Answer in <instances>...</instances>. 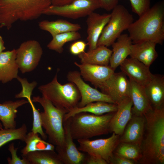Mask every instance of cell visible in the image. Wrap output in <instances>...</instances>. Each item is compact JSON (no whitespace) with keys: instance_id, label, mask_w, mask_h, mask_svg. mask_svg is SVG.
Segmentation results:
<instances>
[{"instance_id":"6da1fadb","label":"cell","mask_w":164,"mask_h":164,"mask_svg":"<svg viewBox=\"0 0 164 164\" xmlns=\"http://www.w3.org/2000/svg\"><path fill=\"white\" fill-rule=\"evenodd\" d=\"M144 133L141 145L143 164H164V106L153 108L145 113Z\"/></svg>"},{"instance_id":"7a4b0ae2","label":"cell","mask_w":164,"mask_h":164,"mask_svg":"<svg viewBox=\"0 0 164 164\" xmlns=\"http://www.w3.org/2000/svg\"><path fill=\"white\" fill-rule=\"evenodd\" d=\"M132 43L150 41L162 45L164 41V2L160 1L139 16L127 29Z\"/></svg>"},{"instance_id":"3957f363","label":"cell","mask_w":164,"mask_h":164,"mask_svg":"<svg viewBox=\"0 0 164 164\" xmlns=\"http://www.w3.org/2000/svg\"><path fill=\"white\" fill-rule=\"evenodd\" d=\"M51 0H0V29H10L18 21L38 19Z\"/></svg>"},{"instance_id":"277c9868","label":"cell","mask_w":164,"mask_h":164,"mask_svg":"<svg viewBox=\"0 0 164 164\" xmlns=\"http://www.w3.org/2000/svg\"><path fill=\"white\" fill-rule=\"evenodd\" d=\"M114 112L101 115L81 112L70 117L67 120L73 139H87L108 134L110 132V121Z\"/></svg>"},{"instance_id":"5b68a950","label":"cell","mask_w":164,"mask_h":164,"mask_svg":"<svg viewBox=\"0 0 164 164\" xmlns=\"http://www.w3.org/2000/svg\"><path fill=\"white\" fill-rule=\"evenodd\" d=\"M32 101L39 103L43 108V111L40 112L42 124L49 142L56 146H62L65 139L63 118L68 112L56 107L43 96H34Z\"/></svg>"},{"instance_id":"8992f818","label":"cell","mask_w":164,"mask_h":164,"mask_svg":"<svg viewBox=\"0 0 164 164\" xmlns=\"http://www.w3.org/2000/svg\"><path fill=\"white\" fill-rule=\"evenodd\" d=\"M38 88L42 96L55 106L68 112L77 107L81 98L75 84L70 82L63 84H60L58 81L57 74L50 82L39 86Z\"/></svg>"},{"instance_id":"52a82bcc","label":"cell","mask_w":164,"mask_h":164,"mask_svg":"<svg viewBox=\"0 0 164 164\" xmlns=\"http://www.w3.org/2000/svg\"><path fill=\"white\" fill-rule=\"evenodd\" d=\"M112 11L110 19L100 36L97 46H111L134 21L133 15L123 5H118Z\"/></svg>"},{"instance_id":"ba28073f","label":"cell","mask_w":164,"mask_h":164,"mask_svg":"<svg viewBox=\"0 0 164 164\" xmlns=\"http://www.w3.org/2000/svg\"><path fill=\"white\" fill-rule=\"evenodd\" d=\"M100 8V5L97 0H74L63 5H51L43 11V14L76 19L87 16Z\"/></svg>"},{"instance_id":"9c48e42d","label":"cell","mask_w":164,"mask_h":164,"mask_svg":"<svg viewBox=\"0 0 164 164\" xmlns=\"http://www.w3.org/2000/svg\"><path fill=\"white\" fill-rule=\"evenodd\" d=\"M112 133L110 137L106 138L77 140L79 145L77 148L80 151L88 154L100 156L109 164L114 151L119 143L120 136Z\"/></svg>"},{"instance_id":"30bf717a","label":"cell","mask_w":164,"mask_h":164,"mask_svg":"<svg viewBox=\"0 0 164 164\" xmlns=\"http://www.w3.org/2000/svg\"><path fill=\"white\" fill-rule=\"evenodd\" d=\"M16 50V62L22 73L34 70L38 65L43 54L40 44L35 40L24 42Z\"/></svg>"},{"instance_id":"8fae6325","label":"cell","mask_w":164,"mask_h":164,"mask_svg":"<svg viewBox=\"0 0 164 164\" xmlns=\"http://www.w3.org/2000/svg\"><path fill=\"white\" fill-rule=\"evenodd\" d=\"M96 88L110 97L117 104L131 98L129 80L122 72H114Z\"/></svg>"},{"instance_id":"7c38bea8","label":"cell","mask_w":164,"mask_h":164,"mask_svg":"<svg viewBox=\"0 0 164 164\" xmlns=\"http://www.w3.org/2000/svg\"><path fill=\"white\" fill-rule=\"evenodd\" d=\"M67 77L69 82L75 84L80 94L81 98L77 107H82L90 103L99 101L116 104L108 96L84 82L78 71L69 72Z\"/></svg>"},{"instance_id":"4fadbf2b","label":"cell","mask_w":164,"mask_h":164,"mask_svg":"<svg viewBox=\"0 0 164 164\" xmlns=\"http://www.w3.org/2000/svg\"><path fill=\"white\" fill-rule=\"evenodd\" d=\"M65 139L61 147L56 146L55 149L63 164H84L86 157L80 151L73 142L67 120L63 121Z\"/></svg>"},{"instance_id":"5bb4252c","label":"cell","mask_w":164,"mask_h":164,"mask_svg":"<svg viewBox=\"0 0 164 164\" xmlns=\"http://www.w3.org/2000/svg\"><path fill=\"white\" fill-rule=\"evenodd\" d=\"M120 66L121 72L129 79L143 86L150 80L153 75L149 67L131 57L127 58Z\"/></svg>"},{"instance_id":"9a60e30c","label":"cell","mask_w":164,"mask_h":164,"mask_svg":"<svg viewBox=\"0 0 164 164\" xmlns=\"http://www.w3.org/2000/svg\"><path fill=\"white\" fill-rule=\"evenodd\" d=\"M79 68L80 73L84 80L90 82L96 88L108 79L114 72L109 65H100L74 62Z\"/></svg>"},{"instance_id":"2e32d148","label":"cell","mask_w":164,"mask_h":164,"mask_svg":"<svg viewBox=\"0 0 164 164\" xmlns=\"http://www.w3.org/2000/svg\"><path fill=\"white\" fill-rule=\"evenodd\" d=\"M110 14L101 15L93 12L87 16L86 20L87 26V45L88 50L96 48L103 30L109 21Z\"/></svg>"},{"instance_id":"e0dca14e","label":"cell","mask_w":164,"mask_h":164,"mask_svg":"<svg viewBox=\"0 0 164 164\" xmlns=\"http://www.w3.org/2000/svg\"><path fill=\"white\" fill-rule=\"evenodd\" d=\"M145 125L144 115L132 114L123 134L120 136L119 142L135 144L141 147Z\"/></svg>"},{"instance_id":"ac0fdd59","label":"cell","mask_w":164,"mask_h":164,"mask_svg":"<svg viewBox=\"0 0 164 164\" xmlns=\"http://www.w3.org/2000/svg\"><path fill=\"white\" fill-rule=\"evenodd\" d=\"M118 109L110 121V132L121 136L132 118V102L131 98L117 104Z\"/></svg>"},{"instance_id":"d6986e66","label":"cell","mask_w":164,"mask_h":164,"mask_svg":"<svg viewBox=\"0 0 164 164\" xmlns=\"http://www.w3.org/2000/svg\"><path fill=\"white\" fill-rule=\"evenodd\" d=\"M129 80L130 96L132 102V114L144 115L152 107L145 92L144 86L131 80Z\"/></svg>"},{"instance_id":"ffe728a7","label":"cell","mask_w":164,"mask_h":164,"mask_svg":"<svg viewBox=\"0 0 164 164\" xmlns=\"http://www.w3.org/2000/svg\"><path fill=\"white\" fill-rule=\"evenodd\" d=\"M132 40L127 34H123L111 45L112 53L109 61L110 66L114 71L129 56Z\"/></svg>"},{"instance_id":"44dd1931","label":"cell","mask_w":164,"mask_h":164,"mask_svg":"<svg viewBox=\"0 0 164 164\" xmlns=\"http://www.w3.org/2000/svg\"><path fill=\"white\" fill-rule=\"evenodd\" d=\"M156 44L150 41L132 43L131 46L130 57L149 67L158 56L155 49Z\"/></svg>"},{"instance_id":"7402d4cb","label":"cell","mask_w":164,"mask_h":164,"mask_svg":"<svg viewBox=\"0 0 164 164\" xmlns=\"http://www.w3.org/2000/svg\"><path fill=\"white\" fill-rule=\"evenodd\" d=\"M146 94L153 108L164 106V76L153 74L150 80L144 86Z\"/></svg>"},{"instance_id":"603a6c76","label":"cell","mask_w":164,"mask_h":164,"mask_svg":"<svg viewBox=\"0 0 164 164\" xmlns=\"http://www.w3.org/2000/svg\"><path fill=\"white\" fill-rule=\"evenodd\" d=\"M16 50L2 52L0 54V81L5 83L17 78L18 70L16 62Z\"/></svg>"},{"instance_id":"cb8c5ba5","label":"cell","mask_w":164,"mask_h":164,"mask_svg":"<svg viewBox=\"0 0 164 164\" xmlns=\"http://www.w3.org/2000/svg\"><path fill=\"white\" fill-rule=\"evenodd\" d=\"M29 103L24 99L15 101H6L0 104V121L4 128H15L16 123L15 118L17 117V108Z\"/></svg>"},{"instance_id":"d4e9b609","label":"cell","mask_w":164,"mask_h":164,"mask_svg":"<svg viewBox=\"0 0 164 164\" xmlns=\"http://www.w3.org/2000/svg\"><path fill=\"white\" fill-rule=\"evenodd\" d=\"M117 109V104H115L100 101L91 102L83 107H77L70 110L65 115L63 121L80 113L87 112L101 115L108 113L115 112Z\"/></svg>"},{"instance_id":"484cf974","label":"cell","mask_w":164,"mask_h":164,"mask_svg":"<svg viewBox=\"0 0 164 164\" xmlns=\"http://www.w3.org/2000/svg\"><path fill=\"white\" fill-rule=\"evenodd\" d=\"M112 51L104 46H98L78 55L82 63L100 65H108Z\"/></svg>"},{"instance_id":"4316f807","label":"cell","mask_w":164,"mask_h":164,"mask_svg":"<svg viewBox=\"0 0 164 164\" xmlns=\"http://www.w3.org/2000/svg\"><path fill=\"white\" fill-rule=\"evenodd\" d=\"M38 26L40 29L48 32L52 37L64 32L77 31L81 28L78 24L73 23L63 19L54 21L42 20L39 23Z\"/></svg>"},{"instance_id":"83f0119b","label":"cell","mask_w":164,"mask_h":164,"mask_svg":"<svg viewBox=\"0 0 164 164\" xmlns=\"http://www.w3.org/2000/svg\"><path fill=\"white\" fill-rule=\"evenodd\" d=\"M29 164H63L54 150H45L32 152L22 155Z\"/></svg>"},{"instance_id":"f1b7e54d","label":"cell","mask_w":164,"mask_h":164,"mask_svg":"<svg viewBox=\"0 0 164 164\" xmlns=\"http://www.w3.org/2000/svg\"><path fill=\"white\" fill-rule=\"evenodd\" d=\"M24 142L26 146L21 150L22 155L29 152L37 151L54 150V145L42 139L39 134L31 131L27 134Z\"/></svg>"},{"instance_id":"f546056e","label":"cell","mask_w":164,"mask_h":164,"mask_svg":"<svg viewBox=\"0 0 164 164\" xmlns=\"http://www.w3.org/2000/svg\"><path fill=\"white\" fill-rule=\"evenodd\" d=\"M81 37L80 34L77 31L64 32L52 36V39L47 45L50 50L61 53L63 50V46L67 43L78 40Z\"/></svg>"},{"instance_id":"4dcf8cb0","label":"cell","mask_w":164,"mask_h":164,"mask_svg":"<svg viewBox=\"0 0 164 164\" xmlns=\"http://www.w3.org/2000/svg\"><path fill=\"white\" fill-rule=\"evenodd\" d=\"M27 132L26 124L19 128L0 129V148L8 142L14 140L24 142Z\"/></svg>"},{"instance_id":"1f68e13d","label":"cell","mask_w":164,"mask_h":164,"mask_svg":"<svg viewBox=\"0 0 164 164\" xmlns=\"http://www.w3.org/2000/svg\"><path fill=\"white\" fill-rule=\"evenodd\" d=\"M114 153L139 162L142 158L141 147L135 144L120 142L116 147Z\"/></svg>"},{"instance_id":"d6a6232c","label":"cell","mask_w":164,"mask_h":164,"mask_svg":"<svg viewBox=\"0 0 164 164\" xmlns=\"http://www.w3.org/2000/svg\"><path fill=\"white\" fill-rule=\"evenodd\" d=\"M31 95H28L25 98L30 104L32 111L33 121L31 131L34 133L40 134L43 139L46 140L47 138V136L43 130L40 112L34 105L31 98Z\"/></svg>"},{"instance_id":"836d02e7","label":"cell","mask_w":164,"mask_h":164,"mask_svg":"<svg viewBox=\"0 0 164 164\" xmlns=\"http://www.w3.org/2000/svg\"><path fill=\"white\" fill-rule=\"evenodd\" d=\"M132 11L139 16L149 9L151 0H129Z\"/></svg>"},{"instance_id":"e575fe53","label":"cell","mask_w":164,"mask_h":164,"mask_svg":"<svg viewBox=\"0 0 164 164\" xmlns=\"http://www.w3.org/2000/svg\"><path fill=\"white\" fill-rule=\"evenodd\" d=\"M18 148H15L14 146V144L12 142L9 144L8 149L10 152L11 155V158L9 157L7 159L8 163L9 164H29V162L23 157L21 159L18 157L17 152L18 149Z\"/></svg>"},{"instance_id":"d590c367","label":"cell","mask_w":164,"mask_h":164,"mask_svg":"<svg viewBox=\"0 0 164 164\" xmlns=\"http://www.w3.org/2000/svg\"><path fill=\"white\" fill-rule=\"evenodd\" d=\"M87 44L82 40H77L72 43L70 51L73 55H77L85 52Z\"/></svg>"},{"instance_id":"8d00e7d4","label":"cell","mask_w":164,"mask_h":164,"mask_svg":"<svg viewBox=\"0 0 164 164\" xmlns=\"http://www.w3.org/2000/svg\"><path fill=\"white\" fill-rule=\"evenodd\" d=\"M84 164H108L104 159L99 156L88 154L86 156Z\"/></svg>"},{"instance_id":"74e56055","label":"cell","mask_w":164,"mask_h":164,"mask_svg":"<svg viewBox=\"0 0 164 164\" xmlns=\"http://www.w3.org/2000/svg\"><path fill=\"white\" fill-rule=\"evenodd\" d=\"M102 8L107 11H110L118 5L119 0H97Z\"/></svg>"},{"instance_id":"f35d334b","label":"cell","mask_w":164,"mask_h":164,"mask_svg":"<svg viewBox=\"0 0 164 164\" xmlns=\"http://www.w3.org/2000/svg\"><path fill=\"white\" fill-rule=\"evenodd\" d=\"M135 162L131 160L113 153V157L109 164H134Z\"/></svg>"},{"instance_id":"ab89813d","label":"cell","mask_w":164,"mask_h":164,"mask_svg":"<svg viewBox=\"0 0 164 164\" xmlns=\"http://www.w3.org/2000/svg\"><path fill=\"white\" fill-rule=\"evenodd\" d=\"M74 0H51V5L61 6L71 3Z\"/></svg>"},{"instance_id":"60d3db41","label":"cell","mask_w":164,"mask_h":164,"mask_svg":"<svg viewBox=\"0 0 164 164\" xmlns=\"http://www.w3.org/2000/svg\"><path fill=\"white\" fill-rule=\"evenodd\" d=\"M5 49V47L4 46V41L2 36L0 35V54Z\"/></svg>"},{"instance_id":"b9f144b4","label":"cell","mask_w":164,"mask_h":164,"mask_svg":"<svg viewBox=\"0 0 164 164\" xmlns=\"http://www.w3.org/2000/svg\"><path fill=\"white\" fill-rule=\"evenodd\" d=\"M3 129V125L0 122V129Z\"/></svg>"}]
</instances>
